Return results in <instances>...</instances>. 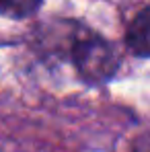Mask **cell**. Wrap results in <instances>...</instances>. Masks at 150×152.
<instances>
[{"label": "cell", "instance_id": "4", "mask_svg": "<svg viewBox=\"0 0 150 152\" xmlns=\"http://www.w3.org/2000/svg\"><path fill=\"white\" fill-rule=\"evenodd\" d=\"M132 152H150V136H142L134 142Z\"/></svg>", "mask_w": 150, "mask_h": 152}, {"label": "cell", "instance_id": "2", "mask_svg": "<svg viewBox=\"0 0 150 152\" xmlns=\"http://www.w3.org/2000/svg\"><path fill=\"white\" fill-rule=\"evenodd\" d=\"M125 45L138 58H150V6L142 8L127 25Z\"/></svg>", "mask_w": 150, "mask_h": 152}, {"label": "cell", "instance_id": "1", "mask_svg": "<svg viewBox=\"0 0 150 152\" xmlns=\"http://www.w3.org/2000/svg\"><path fill=\"white\" fill-rule=\"evenodd\" d=\"M45 39L56 48H64L68 58L76 70V76L91 86L109 82L119 70V58L115 48L95 33L93 29L84 27L76 21H58L48 25Z\"/></svg>", "mask_w": 150, "mask_h": 152}, {"label": "cell", "instance_id": "3", "mask_svg": "<svg viewBox=\"0 0 150 152\" xmlns=\"http://www.w3.org/2000/svg\"><path fill=\"white\" fill-rule=\"evenodd\" d=\"M43 0H0V15L6 19H27L39 10Z\"/></svg>", "mask_w": 150, "mask_h": 152}]
</instances>
